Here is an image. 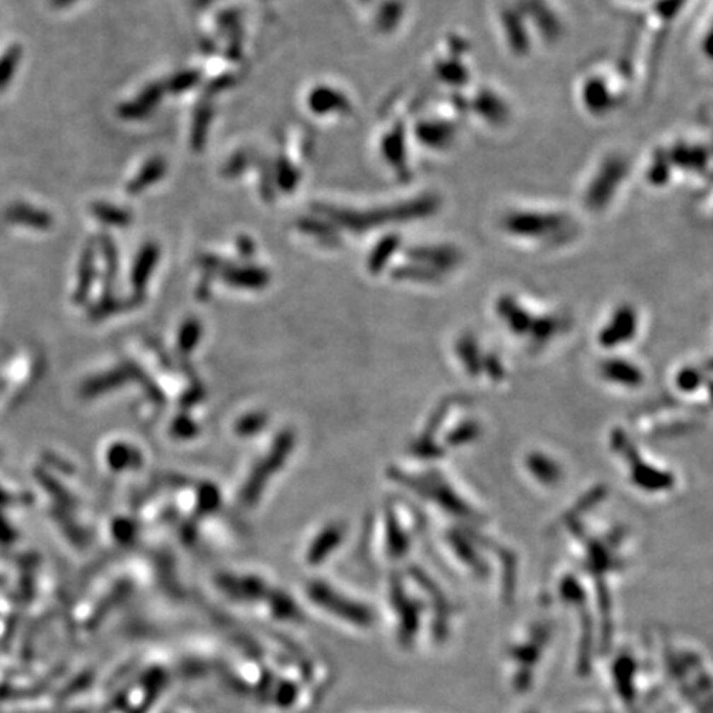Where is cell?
I'll use <instances>...</instances> for the list:
<instances>
[{"mask_svg": "<svg viewBox=\"0 0 713 713\" xmlns=\"http://www.w3.org/2000/svg\"><path fill=\"white\" fill-rule=\"evenodd\" d=\"M17 57H18V54L13 52V54L10 53L8 57L4 59V64H2V66H0V86H4V84L8 81L10 73H12V69L15 68V62H17Z\"/></svg>", "mask_w": 713, "mask_h": 713, "instance_id": "6da1fadb", "label": "cell"}]
</instances>
